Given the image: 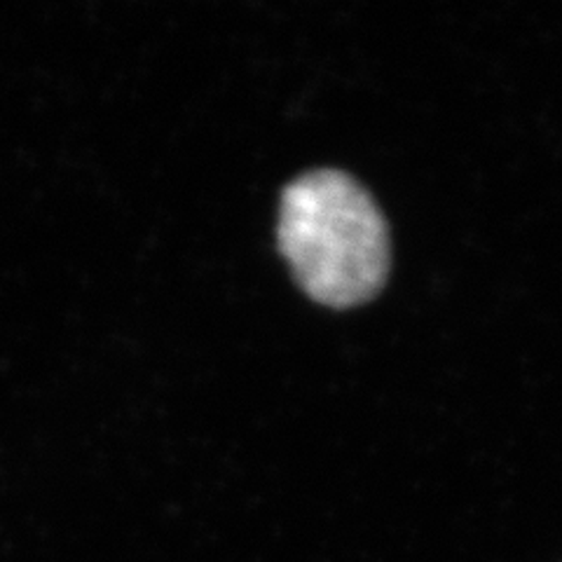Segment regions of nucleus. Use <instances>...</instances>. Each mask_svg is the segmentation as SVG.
<instances>
[{
  "mask_svg": "<svg viewBox=\"0 0 562 562\" xmlns=\"http://www.w3.org/2000/svg\"><path fill=\"white\" fill-rule=\"evenodd\" d=\"M277 235L297 286L328 307L371 301L390 272V235L380 209L342 171H310L289 183Z\"/></svg>",
  "mask_w": 562,
  "mask_h": 562,
  "instance_id": "f257e3e1",
  "label": "nucleus"
}]
</instances>
